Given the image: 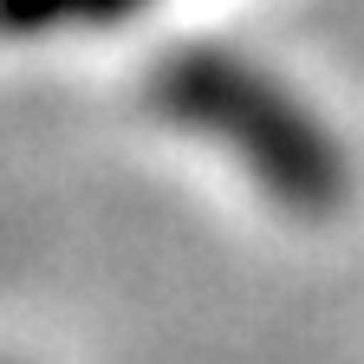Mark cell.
Listing matches in <instances>:
<instances>
[{"instance_id":"obj_1","label":"cell","mask_w":364,"mask_h":364,"mask_svg":"<svg viewBox=\"0 0 364 364\" xmlns=\"http://www.w3.org/2000/svg\"><path fill=\"white\" fill-rule=\"evenodd\" d=\"M124 7H136V0H0V26L53 33V26H78V20H111Z\"/></svg>"}]
</instances>
